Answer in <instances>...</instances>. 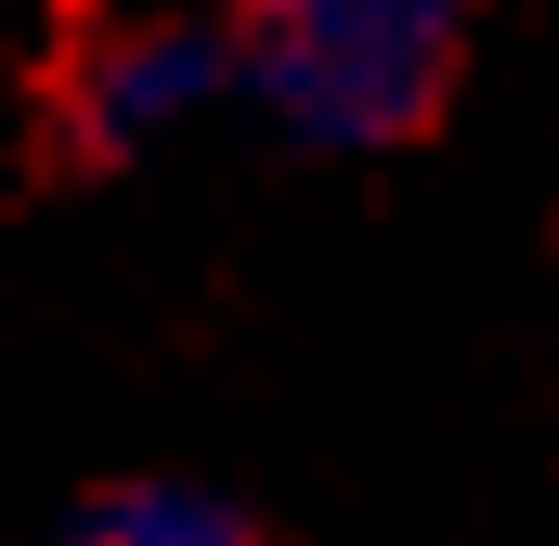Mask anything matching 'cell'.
I'll list each match as a JSON object with an SVG mask.
<instances>
[{"instance_id":"3","label":"cell","mask_w":559,"mask_h":546,"mask_svg":"<svg viewBox=\"0 0 559 546\" xmlns=\"http://www.w3.org/2000/svg\"><path fill=\"white\" fill-rule=\"evenodd\" d=\"M66 546H274V534H261L248 508L195 495V482H105Z\"/></svg>"},{"instance_id":"1","label":"cell","mask_w":559,"mask_h":546,"mask_svg":"<svg viewBox=\"0 0 559 546\" xmlns=\"http://www.w3.org/2000/svg\"><path fill=\"white\" fill-rule=\"evenodd\" d=\"M235 92L325 156L429 143L468 92V0H235Z\"/></svg>"},{"instance_id":"2","label":"cell","mask_w":559,"mask_h":546,"mask_svg":"<svg viewBox=\"0 0 559 546\" xmlns=\"http://www.w3.org/2000/svg\"><path fill=\"white\" fill-rule=\"evenodd\" d=\"M79 143L92 156H118V143H156L182 105H209V92H235V52H222V26H182V13H143V26H105V39H79Z\"/></svg>"}]
</instances>
